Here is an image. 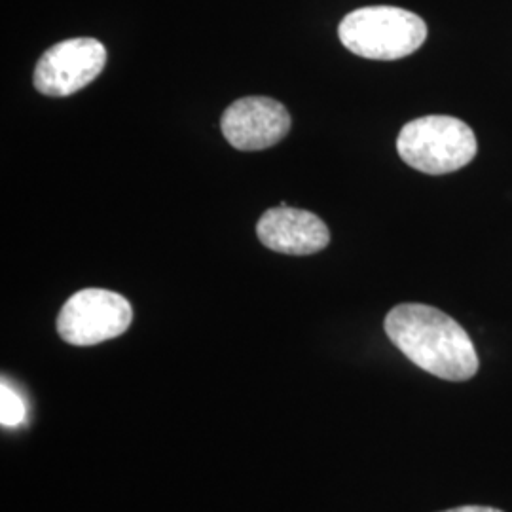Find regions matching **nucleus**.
Instances as JSON below:
<instances>
[{
  "label": "nucleus",
  "mask_w": 512,
  "mask_h": 512,
  "mask_svg": "<svg viewBox=\"0 0 512 512\" xmlns=\"http://www.w3.org/2000/svg\"><path fill=\"white\" fill-rule=\"evenodd\" d=\"M133 321L129 300L107 289L73 294L57 315V332L71 346H97L122 336Z\"/></svg>",
  "instance_id": "4"
},
{
  "label": "nucleus",
  "mask_w": 512,
  "mask_h": 512,
  "mask_svg": "<svg viewBox=\"0 0 512 512\" xmlns=\"http://www.w3.org/2000/svg\"><path fill=\"white\" fill-rule=\"evenodd\" d=\"M220 129L238 150L274 147L291 129V114L272 97H243L224 110Z\"/></svg>",
  "instance_id": "6"
},
{
  "label": "nucleus",
  "mask_w": 512,
  "mask_h": 512,
  "mask_svg": "<svg viewBox=\"0 0 512 512\" xmlns=\"http://www.w3.org/2000/svg\"><path fill=\"white\" fill-rule=\"evenodd\" d=\"M27 420V406L18 391L2 380L0 384V423L2 427H18Z\"/></svg>",
  "instance_id": "8"
},
{
  "label": "nucleus",
  "mask_w": 512,
  "mask_h": 512,
  "mask_svg": "<svg viewBox=\"0 0 512 512\" xmlns=\"http://www.w3.org/2000/svg\"><path fill=\"white\" fill-rule=\"evenodd\" d=\"M256 236L264 247L283 255H315L330 243L329 228L323 220L310 211L287 207V203L260 217Z\"/></svg>",
  "instance_id": "7"
},
{
  "label": "nucleus",
  "mask_w": 512,
  "mask_h": 512,
  "mask_svg": "<svg viewBox=\"0 0 512 512\" xmlns=\"http://www.w3.org/2000/svg\"><path fill=\"white\" fill-rule=\"evenodd\" d=\"M338 35L351 54L395 61L420 50L427 38V25L404 8L366 6L342 19Z\"/></svg>",
  "instance_id": "2"
},
{
  "label": "nucleus",
  "mask_w": 512,
  "mask_h": 512,
  "mask_svg": "<svg viewBox=\"0 0 512 512\" xmlns=\"http://www.w3.org/2000/svg\"><path fill=\"white\" fill-rule=\"evenodd\" d=\"M404 164L427 175H446L473 162L475 133L454 116L431 114L408 122L397 139Z\"/></svg>",
  "instance_id": "3"
},
{
  "label": "nucleus",
  "mask_w": 512,
  "mask_h": 512,
  "mask_svg": "<svg viewBox=\"0 0 512 512\" xmlns=\"http://www.w3.org/2000/svg\"><path fill=\"white\" fill-rule=\"evenodd\" d=\"M442 512H503L494 507H480V505H465V507H458V509H450V511Z\"/></svg>",
  "instance_id": "9"
},
{
  "label": "nucleus",
  "mask_w": 512,
  "mask_h": 512,
  "mask_svg": "<svg viewBox=\"0 0 512 512\" xmlns=\"http://www.w3.org/2000/svg\"><path fill=\"white\" fill-rule=\"evenodd\" d=\"M107 50L97 38H69L38 59L35 88L48 97H67L84 90L103 73Z\"/></svg>",
  "instance_id": "5"
},
{
  "label": "nucleus",
  "mask_w": 512,
  "mask_h": 512,
  "mask_svg": "<svg viewBox=\"0 0 512 512\" xmlns=\"http://www.w3.org/2000/svg\"><path fill=\"white\" fill-rule=\"evenodd\" d=\"M385 334L421 370L448 382H467L478 372L471 336L456 319L425 304H399L385 317Z\"/></svg>",
  "instance_id": "1"
}]
</instances>
